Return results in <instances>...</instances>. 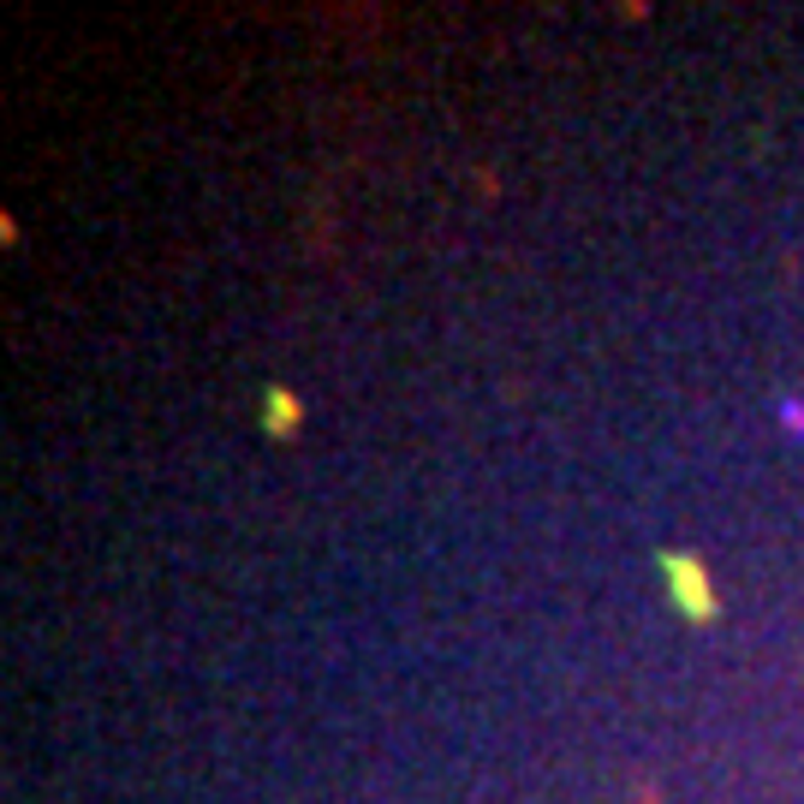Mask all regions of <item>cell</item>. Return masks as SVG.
Returning <instances> with one entry per match:
<instances>
[{
  "mask_svg": "<svg viewBox=\"0 0 804 804\" xmlns=\"http://www.w3.org/2000/svg\"><path fill=\"white\" fill-rule=\"evenodd\" d=\"M662 573H667V590H674L680 613L692 620H715V590H709V573L697 554H662Z\"/></svg>",
  "mask_w": 804,
  "mask_h": 804,
  "instance_id": "cell-1",
  "label": "cell"
},
{
  "mask_svg": "<svg viewBox=\"0 0 804 804\" xmlns=\"http://www.w3.org/2000/svg\"><path fill=\"white\" fill-rule=\"evenodd\" d=\"M269 423H274V430H292V423H298V400H292L286 388L269 393Z\"/></svg>",
  "mask_w": 804,
  "mask_h": 804,
  "instance_id": "cell-2",
  "label": "cell"
}]
</instances>
